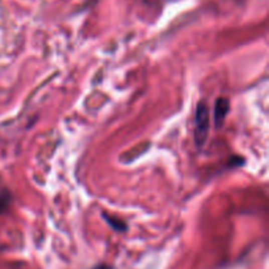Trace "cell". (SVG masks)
Listing matches in <instances>:
<instances>
[{
  "label": "cell",
  "mask_w": 269,
  "mask_h": 269,
  "mask_svg": "<svg viewBox=\"0 0 269 269\" xmlns=\"http://www.w3.org/2000/svg\"><path fill=\"white\" fill-rule=\"evenodd\" d=\"M194 142L198 149H201L208 140L209 131V108L204 101L198 102L194 117Z\"/></svg>",
  "instance_id": "obj_1"
},
{
  "label": "cell",
  "mask_w": 269,
  "mask_h": 269,
  "mask_svg": "<svg viewBox=\"0 0 269 269\" xmlns=\"http://www.w3.org/2000/svg\"><path fill=\"white\" fill-rule=\"evenodd\" d=\"M230 110V101L226 97H219L215 100L214 104V125L221 127L225 122V118Z\"/></svg>",
  "instance_id": "obj_2"
},
{
  "label": "cell",
  "mask_w": 269,
  "mask_h": 269,
  "mask_svg": "<svg viewBox=\"0 0 269 269\" xmlns=\"http://www.w3.org/2000/svg\"><path fill=\"white\" fill-rule=\"evenodd\" d=\"M104 217H105V221L108 222V225H109L113 230H116V231H126L127 230L126 223L121 221V219L112 218V217H108V215L105 214H104Z\"/></svg>",
  "instance_id": "obj_3"
},
{
  "label": "cell",
  "mask_w": 269,
  "mask_h": 269,
  "mask_svg": "<svg viewBox=\"0 0 269 269\" xmlns=\"http://www.w3.org/2000/svg\"><path fill=\"white\" fill-rule=\"evenodd\" d=\"M93 269H113V268H112V266H109V265H104V264H102V265L95 266Z\"/></svg>",
  "instance_id": "obj_4"
}]
</instances>
